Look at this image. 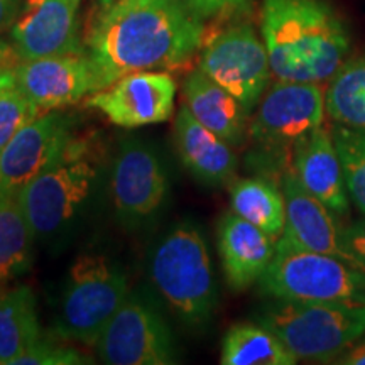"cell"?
I'll return each mask as SVG.
<instances>
[{
  "label": "cell",
  "mask_w": 365,
  "mask_h": 365,
  "mask_svg": "<svg viewBox=\"0 0 365 365\" xmlns=\"http://www.w3.org/2000/svg\"><path fill=\"white\" fill-rule=\"evenodd\" d=\"M205 41L203 21L181 0H115L95 21L85 53L105 88L129 73L182 68Z\"/></svg>",
  "instance_id": "obj_1"
},
{
  "label": "cell",
  "mask_w": 365,
  "mask_h": 365,
  "mask_svg": "<svg viewBox=\"0 0 365 365\" xmlns=\"http://www.w3.org/2000/svg\"><path fill=\"white\" fill-rule=\"evenodd\" d=\"M261 31L277 80L322 83L349 56L350 33L325 0H264Z\"/></svg>",
  "instance_id": "obj_2"
},
{
  "label": "cell",
  "mask_w": 365,
  "mask_h": 365,
  "mask_svg": "<svg viewBox=\"0 0 365 365\" xmlns=\"http://www.w3.org/2000/svg\"><path fill=\"white\" fill-rule=\"evenodd\" d=\"M257 322L276 333L298 362L333 364L365 335V307L272 299Z\"/></svg>",
  "instance_id": "obj_3"
},
{
  "label": "cell",
  "mask_w": 365,
  "mask_h": 365,
  "mask_svg": "<svg viewBox=\"0 0 365 365\" xmlns=\"http://www.w3.org/2000/svg\"><path fill=\"white\" fill-rule=\"evenodd\" d=\"M259 289L272 299L365 307V269L279 237Z\"/></svg>",
  "instance_id": "obj_4"
},
{
  "label": "cell",
  "mask_w": 365,
  "mask_h": 365,
  "mask_svg": "<svg viewBox=\"0 0 365 365\" xmlns=\"http://www.w3.org/2000/svg\"><path fill=\"white\" fill-rule=\"evenodd\" d=\"M88 137L71 135L63 149L19 191L34 235L48 237L75 217L93 188L98 154Z\"/></svg>",
  "instance_id": "obj_5"
},
{
  "label": "cell",
  "mask_w": 365,
  "mask_h": 365,
  "mask_svg": "<svg viewBox=\"0 0 365 365\" xmlns=\"http://www.w3.org/2000/svg\"><path fill=\"white\" fill-rule=\"evenodd\" d=\"M150 277L178 317L202 327L215 307V281L207 242L193 227H180L158 245Z\"/></svg>",
  "instance_id": "obj_6"
},
{
  "label": "cell",
  "mask_w": 365,
  "mask_h": 365,
  "mask_svg": "<svg viewBox=\"0 0 365 365\" xmlns=\"http://www.w3.org/2000/svg\"><path fill=\"white\" fill-rule=\"evenodd\" d=\"M129 296L125 274L100 254H81L70 269L58 317V333L95 346Z\"/></svg>",
  "instance_id": "obj_7"
},
{
  "label": "cell",
  "mask_w": 365,
  "mask_h": 365,
  "mask_svg": "<svg viewBox=\"0 0 365 365\" xmlns=\"http://www.w3.org/2000/svg\"><path fill=\"white\" fill-rule=\"evenodd\" d=\"M325 91L319 83L277 80L262 95L249 135L267 150L293 153L301 140L325 125Z\"/></svg>",
  "instance_id": "obj_8"
},
{
  "label": "cell",
  "mask_w": 365,
  "mask_h": 365,
  "mask_svg": "<svg viewBox=\"0 0 365 365\" xmlns=\"http://www.w3.org/2000/svg\"><path fill=\"white\" fill-rule=\"evenodd\" d=\"M200 70L249 110L261 102L271 78L266 44L250 26L227 29L205 43Z\"/></svg>",
  "instance_id": "obj_9"
},
{
  "label": "cell",
  "mask_w": 365,
  "mask_h": 365,
  "mask_svg": "<svg viewBox=\"0 0 365 365\" xmlns=\"http://www.w3.org/2000/svg\"><path fill=\"white\" fill-rule=\"evenodd\" d=\"M110 365H170L175 344L163 318L137 296H127L95 345Z\"/></svg>",
  "instance_id": "obj_10"
},
{
  "label": "cell",
  "mask_w": 365,
  "mask_h": 365,
  "mask_svg": "<svg viewBox=\"0 0 365 365\" xmlns=\"http://www.w3.org/2000/svg\"><path fill=\"white\" fill-rule=\"evenodd\" d=\"M176 81L170 73L149 70L122 76L86 97V107L102 112L113 125L137 129L173 115Z\"/></svg>",
  "instance_id": "obj_11"
},
{
  "label": "cell",
  "mask_w": 365,
  "mask_h": 365,
  "mask_svg": "<svg viewBox=\"0 0 365 365\" xmlns=\"http://www.w3.org/2000/svg\"><path fill=\"white\" fill-rule=\"evenodd\" d=\"M14 71L17 86L38 115L65 108L102 88L85 51L27 59Z\"/></svg>",
  "instance_id": "obj_12"
},
{
  "label": "cell",
  "mask_w": 365,
  "mask_h": 365,
  "mask_svg": "<svg viewBox=\"0 0 365 365\" xmlns=\"http://www.w3.org/2000/svg\"><path fill=\"white\" fill-rule=\"evenodd\" d=\"M80 0H26L11 27L12 46L21 61L83 53L78 41Z\"/></svg>",
  "instance_id": "obj_13"
},
{
  "label": "cell",
  "mask_w": 365,
  "mask_h": 365,
  "mask_svg": "<svg viewBox=\"0 0 365 365\" xmlns=\"http://www.w3.org/2000/svg\"><path fill=\"white\" fill-rule=\"evenodd\" d=\"M281 190L286 203V225L281 237L298 247L333 255L350 266L364 269L346 249L344 225L339 222V217L308 193L293 171L282 175Z\"/></svg>",
  "instance_id": "obj_14"
},
{
  "label": "cell",
  "mask_w": 365,
  "mask_h": 365,
  "mask_svg": "<svg viewBox=\"0 0 365 365\" xmlns=\"http://www.w3.org/2000/svg\"><path fill=\"white\" fill-rule=\"evenodd\" d=\"M71 135L70 122L56 110L27 122L0 150V190L19 193Z\"/></svg>",
  "instance_id": "obj_15"
},
{
  "label": "cell",
  "mask_w": 365,
  "mask_h": 365,
  "mask_svg": "<svg viewBox=\"0 0 365 365\" xmlns=\"http://www.w3.org/2000/svg\"><path fill=\"white\" fill-rule=\"evenodd\" d=\"M166 190V175L154 153L139 144L124 145L112 173L117 215L125 222L148 218L163 205Z\"/></svg>",
  "instance_id": "obj_16"
},
{
  "label": "cell",
  "mask_w": 365,
  "mask_h": 365,
  "mask_svg": "<svg viewBox=\"0 0 365 365\" xmlns=\"http://www.w3.org/2000/svg\"><path fill=\"white\" fill-rule=\"evenodd\" d=\"M293 173L308 193L319 200L339 218L349 217L350 195L344 166L331 129L325 125L313 130L293 150Z\"/></svg>",
  "instance_id": "obj_17"
},
{
  "label": "cell",
  "mask_w": 365,
  "mask_h": 365,
  "mask_svg": "<svg viewBox=\"0 0 365 365\" xmlns=\"http://www.w3.org/2000/svg\"><path fill=\"white\" fill-rule=\"evenodd\" d=\"M276 239L230 212L218 223V254L227 284L245 291L259 282L276 252Z\"/></svg>",
  "instance_id": "obj_18"
},
{
  "label": "cell",
  "mask_w": 365,
  "mask_h": 365,
  "mask_svg": "<svg viewBox=\"0 0 365 365\" xmlns=\"http://www.w3.org/2000/svg\"><path fill=\"white\" fill-rule=\"evenodd\" d=\"M175 139L181 161L196 180L212 186L234 181L237 158L232 145L200 124L185 103L175 118Z\"/></svg>",
  "instance_id": "obj_19"
},
{
  "label": "cell",
  "mask_w": 365,
  "mask_h": 365,
  "mask_svg": "<svg viewBox=\"0 0 365 365\" xmlns=\"http://www.w3.org/2000/svg\"><path fill=\"white\" fill-rule=\"evenodd\" d=\"M182 103L200 124L220 135L232 148H240L245 143L250 110L200 68L190 73L185 81Z\"/></svg>",
  "instance_id": "obj_20"
},
{
  "label": "cell",
  "mask_w": 365,
  "mask_h": 365,
  "mask_svg": "<svg viewBox=\"0 0 365 365\" xmlns=\"http://www.w3.org/2000/svg\"><path fill=\"white\" fill-rule=\"evenodd\" d=\"M41 336L38 304L31 287L0 293V365H12Z\"/></svg>",
  "instance_id": "obj_21"
},
{
  "label": "cell",
  "mask_w": 365,
  "mask_h": 365,
  "mask_svg": "<svg viewBox=\"0 0 365 365\" xmlns=\"http://www.w3.org/2000/svg\"><path fill=\"white\" fill-rule=\"evenodd\" d=\"M232 212L279 239L286 225V203L279 186L266 178H244L230 186Z\"/></svg>",
  "instance_id": "obj_22"
},
{
  "label": "cell",
  "mask_w": 365,
  "mask_h": 365,
  "mask_svg": "<svg viewBox=\"0 0 365 365\" xmlns=\"http://www.w3.org/2000/svg\"><path fill=\"white\" fill-rule=\"evenodd\" d=\"M298 360L276 333L261 323H235L222 340L223 365H294Z\"/></svg>",
  "instance_id": "obj_23"
},
{
  "label": "cell",
  "mask_w": 365,
  "mask_h": 365,
  "mask_svg": "<svg viewBox=\"0 0 365 365\" xmlns=\"http://www.w3.org/2000/svg\"><path fill=\"white\" fill-rule=\"evenodd\" d=\"M34 237L19 193L0 190V287L31 266Z\"/></svg>",
  "instance_id": "obj_24"
},
{
  "label": "cell",
  "mask_w": 365,
  "mask_h": 365,
  "mask_svg": "<svg viewBox=\"0 0 365 365\" xmlns=\"http://www.w3.org/2000/svg\"><path fill=\"white\" fill-rule=\"evenodd\" d=\"M325 108L333 124L365 130V56L346 59L328 80Z\"/></svg>",
  "instance_id": "obj_25"
},
{
  "label": "cell",
  "mask_w": 365,
  "mask_h": 365,
  "mask_svg": "<svg viewBox=\"0 0 365 365\" xmlns=\"http://www.w3.org/2000/svg\"><path fill=\"white\" fill-rule=\"evenodd\" d=\"M331 134L344 166L350 200L365 215V130L333 124Z\"/></svg>",
  "instance_id": "obj_26"
},
{
  "label": "cell",
  "mask_w": 365,
  "mask_h": 365,
  "mask_svg": "<svg viewBox=\"0 0 365 365\" xmlns=\"http://www.w3.org/2000/svg\"><path fill=\"white\" fill-rule=\"evenodd\" d=\"M38 117L33 105L14 80L0 90V150L27 122Z\"/></svg>",
  "instance_id": "obj_27"
},
{
  "label": "cell",
  "mask_w": 365,
  "mask_h": 365,
  "mask_svg": "<svg viewBox=\"0 0 365 365\" xmlns=\"http://www.w3.org/2000/svg\"><path fill=\"white\" fill-rule=\"evenodd\" d=\"M88 355L68 345L43 339V335L24 350L12 365H83L90 364Z\"/></svg>",
  "instance_id": "obj_28"
},
{
  "label": "cell",
  "mask_w": 365,
  "mask_h": 365,
  "mask_svg": "<svg viewBox=\"0 0 365 365\" xmlns=\"http://www.w3.org/2000/svg\"><path fill=\"white\" fill-rule=\"evenodd\" d=\"M247 2L249 0H186L190 11L202 21L240 11Z\"/></svg>",
  "instance_id": "obj_29"
},
{
  "label": "cell",
  "mask_w": 365,
  "mask_h": 365,
  "mask_svg": "<svg viewBox=\"0 0 365 365\" xmlns=\"http://www.w3.org/2000/svg\"><path fill=\"white\" fill-rule=\"evenodd\" d=\"M344 239L346 249L365 269V218H360V220H355L350 225L344 227Z\"/></svg>",
  "instance_id": "obj_30"
},
{
  "label": "cell",
  "mask_w": 365,
  "mask_h": 365,
  "mask_svg": "<svg viewBox=\"0 0 365 365\" xmlns=\"http://www.w3.org/2000/svg\"><path fill=\"white\" fill-rule=\"evenodd\" d=\"M333 364L339 365H365V335L349 346Z\"/></svg>",
  "instance_id": "obj_31"
},
{
  "label": "cell",
  "mask_w": 365,
  "mask_h": 365,
  "mask_svg": "<svg viewBox=\"0 0 365 365\" xmlns=\"http://www.w3.org/2000/svg\"><path fill=\"white\" fill-rule=\"evenodd\" d=\"M21 12V0H0V33L11 29Z\"/></svg>",
  "instance_id": "obj_32"
},
{
  "label": "cell",
  "mask_w": 365,
  "mask_h": 365,
  "mask_svg": "<svg viewBox=\"0 0 365 365\" xmlns=\"http://www.w3.org/2000/svg\"><path fill=\"white\" fill-rule=\"evenodd\" d=\"M19 63L21 58L16 53V49H14V46L0 39V68H11V70H14Z\"/></svg>",
  "instance_id": "obj_33"
},
{
  "label": "cell",
  "mask_w": 365,
  "mask_h": 365,
  "mask_svg": "<svg viewBox=\"0 0 365 365\" xmlns=\"http://www.w3.org/2000/svg\"><path fill=\"white\" fill-rule=\"evenodd\" d=\"M16 70V68H14ZM11 70V68H0V90L4 88L7 83L16 80V71Z\"/></svg>",
  "instance_id": "obj_34"
},
{
  "label": "cell",
  "mask_w": 365,
  "mask_h": 365,
  "mask_svg": "<svg viewBox=\"0 0 365 365\" xmlns=\"http://www.w3.org/2000/svg\"><path fill=\"white\" fill-rule=\"evenodd\" d=\"M113 2H115V0H98L100 7H102V9H107V7H110Z\"/></svg>",
  "instance_id": "obj_35"
}]
</instances>
